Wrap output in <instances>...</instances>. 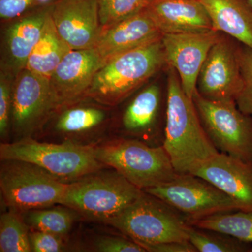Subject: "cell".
<instances>
[{
	"label": "cell",
	"mask_w": 252,
	"mask_h": 252,
	"mask_svg": "<svg viewBox=\"0 0 252 252\" xmlns=\"http://www.w3.org/2000/svg\"><path fill=\"white\" fill-rule=\"evenodd\" d=\"M163 147L177 174H188L219 153L205 132L193 99L172 69L167 82V120Z\"/></svg>",
	"instance_id": "6da1fadb"
},
{
	"label": "cell",
	"mask_w": 252,
	"mask_h": 252,
	"mask_svg": "<svg viewBox=\"0 0 252 252\" xmlns=\"http://www.w3.org/2000/svg\"><path fill=\"white\" fill-rule=\"evenodd\" d=\"M162 37L104 63L96 73L86 98L108 107L127 98L166 63Z\"/></svg>",
	"instance_id": "7a4b0ae2"
},
{
	"label": "cell",
	"mask_w": 252,
	"mask_h": 252,
	"mask_svg": "<svg viewBox=\"0 0 252 252\" xmlns=\"http://www.w3.org/2000/svg\"><path fill=\"white\" fill-rule=\"evenodd\" d=\"M1 160H21L34 164L65 183H71L103 169L96 158L94 145L63 141L38 142L32 137L0 144Z\"/></svg>",
	"instance_id": "3957f363"
},
{
	"label": "cell",
	"mask_w": 252,
	"mask_h": 252,
	"mask_svg": "<svg viewBox=\"0 0 252 252\" xmlns=\"http://www.w3.org/2000/svg\"><path fill=\"white\" fill-rule=\"evenodd\" d=\"M117 170H102L69 183L60 205L99 221L116 216L144 193Z\"/></svg>",
	"instance_id": "277c9868"
},
{
	"label": "cell",
	"mask_w": 252,
	"mask_h": 252,
	"mask_svg": "<svg viewBox=\"0 0 252 252\" xmlns=\"http://www.w3.org/2000/svg\"><path fill=\"white\" fill-rule=\"evenodd\" d=\"M104 223L138 244L189 240L188 219L168 204L146 192Z\"/></svg>",
	"instance_id": "5b68a950"
},
{
	"label": "cell",
	"mask_w": 252,
	"mask_h": 252,
	"mask_svg": "<svg viewBox=\"0 0 252 252\" xmlns=\"http://www.w3.org/2000/svg\"><path fill=\"white\" fill-rule=\"evenodd\" d=\"M94 149L99 162L142 190L169 182L177 174L163 146L152 147L137 140L118 139L94 144Z\"/></svg>",
	"instance_id": "8992f818"
},
{
	"label": "cell",
	"mask_w": 252,
	"mask_h": 252,
	"mask_svg": "<svg viewBox=\"0 0 252 252\" xmlns=\"http://www.w3.org/2000/svg\"><path fill=\"white\" fill-rule=\"evenodd\" d=\"M0 188L11 210L24 212L60 205L69 185L40 167L21 160H2Z\"/></svg>",
	"instance_id": "52a82bcc"
},
{
	"label": "cell",
	"mask_w": 252,
	"mask_h": 252,
	"mask_svg": "<svg viewBox=\"0 0 252 252\" xmlns=\"http://www.w3.org/2000/svg\"><path fill=\"white\" fill-rule=\"evenodd\" d=\"M193 101L205 132L218 151L252 165V117L243 114L235 101L210 100L197 90Z\"/></svg>",
	"instance_id": "ba28073f"
},
{
	"label": "cell",
	"mask_w": 252,
	"mask_h": 252,
	"mask_svg": "<svg viewBox=\"0 0 252 252\" xmlns=\"http://www.w3.org/2000/svg\"><path fill=\"white\" fill-rule=\"evenodd\" d=\"M185 214L188 220L240 210L238 204L207 181L177 174L172 180L144 190Z\"/></svg>",
	"instance_id": "9c48e42d"
},
{
	"label": "cell",
	"mask_w": 252,
	"mask_h": 252,
	"mask_svg": "<svg viewBox=\"0 0 252 252\" xmlns=\"http://www.w3.org/2000/svg\"><path fill=\"white\" fill-rule=\"evenodd\" d=\"M56 111L49 79L27 68L15 77L11 128L20 139L32 137L48 124Z\"/></svg>",
	"instance_id": "30bf717a"
},
{
	"label": "cell",
	"mask_w": 252,
	"mask_h": 252,
	"mask_svg": "<svg viewBox=\"0 0 252 252\" xmlns=\"http://www.w3.org/2000/svg\"><path fill=\"white\" fill-rule=\"evenodd\" d=\"M219 32L162 34L166 63L177 70L182 89L193 99L199 72L209 51L220 40Z\"/></svg>",
	"instance_id": "8fae6325"
},
{
	"label": "cell",
	"mask_w": 252,
	"mask_h": 252,
	"mask_svg": "<svg viewBox=\"0 0 252 252\" xmlns=\"http://www.w3.org/2000/svg\"><path fill=\"white\" fill-rule=\"evenodd\" d=\"M243 84L238 49L220 38L204 61L197 80V91L210 100L235 102Z\"/></svg>",
	"instance_id": "7c38bea8"
},
{
	"label": "cell",
	"mask_w": 252,
	"mask_h": 252,
	"mask_svg": "<svg viewBox=\"0 0 252 252\" xmlns=\"http://www.w3.org/2000/svg\"><path fill=\"white\" fill-rule=\"evenodd\" d=\"M104 64L96 49L71 50L49 79L56 111L86 99L96 73Z\"/></svg>",
	"instance_id": "4fadbf2b"
},
{
	"label": "cell",
	"mask_w": 252,
	"mask_h": 252,
	"mask_svg": "<svg viewBox=\"0 0 252 252\" xmlns=\"http://www.w3.org/2000/svg\"><path fill=\"white\" fill-rule=\"evenodd\" d=\"M51 15L58 32L71 49L96 47L102 36L99 0H58Z\"/></svg>",
	"instance_id": "5bb4252c"
},
{
	"label": "cell",
	"mask_w": 252,
	"mask_h": 252,
	"mask_svg": "<svg viewBox=\"0 0 252 252\" xmlns=\"http://www.w3.org/2000/svg\"><path fill=\"white\" fill-rule=\"evenodd\" d=\"M220 189L238 204L240 210L252 212V165L219 152L190 171Z\"/></svg>",
	"instance_id": "9a60e30c"
},
{
	"label": "cell",
	"mask_w": 252,
	"mask_h": 252,
	"mask_svg": "<svg viewBox=\"0 0 252 252\" xmlns=\"http://www.w3.org/2000/svg\"><path fill=\"white\" fill-rule=\"evenodd\" d=\"M51 7L1 24L0 69L16 76L26 68L32 51L40 38Z\"/></svg>",
	"instance_id": "2e32d148"
},
{
	"label": "cell",
	"mask_w": 252,
	"mask_h": 252,
	"mask_svg": "<svg viewBox=\"0 0 252 252\" xmlns=\"http://www.w3.org/2000/svg\"><path fill=\"white\" fill-rule=\"evenodd\" d=\"M87 99L61 107L50 119L53 130L64 141L90 145L88 142L97 138L108 124V107Z\"/></svg>",
	"instance_id": "e0dca14e"
},
{
	"label": "cell",
	"mask_w": 252,
	"mask_h": 252,
	"mask_svg": "<svg viewBox=\"0 0 252 252\" xmlns=\"http://www.w3.org/2000/svg\"><path fill=\"white\" fill-rule=\"evenodd\" d=\"M146 10L162 34L213 30L211 19L199 0H152Z\"/></svg>",
	"instance_id": "ac0fdd59"
},
{
	"label": "cell",
	"mask_w": 252,
	"mask_h": 252,
	"mask_svg": "<svg viewBox=\"0 0 252 252\" xmlns=\"http://www.w3.org/2000/svg\"><path fill=\"white\" fill-rule=\"evenodd\" d=\"M162 36V33L145 9L105 32L94 49L105 63L119 55Z\"/></svg>",
	"instance_id": "d6986e66"
},
{
	"label": "cell",
	"mask_w": 252,
	"mask_h": 252,
	"mask_svg": "<svg viewBox=\"0 0 252 252\" xmlns=\"http://www.w3.org/2000/svg\"><path fill=\"white\" fill-rule=\"evenodd\" d=\"M213 30L221 31L252 50V7L248 0H199Z\"/></svg>",
	"instance_id": "ffe728a7"
},
{
	"label": "cell",
	"mask_w": 252,
	"mask_h": 252,
	"mask_svg": "<svg viewBox=\"0 0 252 252\" xmlns=\"http://www.w3.org/2000/svg\"><path fill=\"white\" fill-rule=\"evenodd\" d=\"M71 50L58 32L50 11L40 38L32 51L26 68L50 79L59 63Z\"/></svg>",
	"instance_id": "44dd1931"
},
{
	"label": "cell",
	"mask_w": 252,
	"mask_h": 252,
	"mask_svg": "<svg viewBox=\"0 0 252 252\" xmlns=\"http://www.w3.org/2000/svg\"><path fill=\"white\" fill-rule=\"evenodd\" d=\"M160 103V90L156 84L141 91L127 106L122 123L124 128L133 135L150 132L157 120Z\"/></svg>",
	"instance_id": "7402d4cb"
},
{
	"label": "cell",
	"mask_w": 252,
	"mask_h": 252,
	"mask_svg": "<svg viewBox=\"0 0 252 252\" xmlns=\"http://www.w3.org/2000/svg\"><path fill=\"white\" fill-rule=\"evenodd\" d=\"M188 221L192 226L219 232L244 243L252 244V212H221Z\"/></svg>",
	"instance_id": "603a6c76"
},
{
	"label": "cell",
	"mask_w": 252,
	"mask_h": 252,
	"mask_svg": "<svg viewBox=\"0 0 252 252\" xmlns=\"http://www.w3.org/2000/svg\"><path fill=\"white\" fill-rule=\"evenodd\" d=\"M34 209L23 212V220L33 230L64 237L72 228L74 215L65 207Z\"/></svg>",
	"instance_id": "cb8c5ba5"
},
{
	"label": "cell",
	"mask_w": 252,
	"mask_h": 252,
	"mask_svg": "<svg viewBox=\"0 0 252 252\" xmlns=\"http://www.w3.org/2000/svg\"><path fill=\"white\" fill-rule=\"evenodd\" d=\"M9 210L0 217V252H32L28 225L20 212Z\"/></svg>",
	"instance_id": "d4e9b609"
},
{
	"label": "cell",
	"mask_w": 252,
	"mask_h": 252,
	"mask_svg": "<svg viewBox=\"0 0 252 252\" xmlns=\"http://www.w3.org/2000/svg\"><path fill=\"white\" fill-rule=\"evenodd\" d=\"M189 240L200 252H243L252 251L250 244L219 233L190 225Z\"/></svg>",
	"instance_id": "484cf974"
},
{
	"label": "cell",
	"mask_w": 252,
	"mask_h": 252,
	"mask_svg": "<svg viewBox=\"0 0 252 252\" xmlns=\"http://www.w3.org/2000/svg\"><path fill=\"white\" fill-rule=\"evenodd\" d=\"M152 0H99L102 35L118 23L147 9Z\"/></svg>",
	"instance_id": "4316f807"
},
{
	"label": "cell",
	"mask_w": 252,
	"mask_h": 252,
	"mask_svg": "<svg viewBox=\"0 0 252 252\" xmlns=\"http://www.w3.org/2000/svg\"><path fill=\"white\" fill-rule=\"evenodd\" d=\"M238 57L243 84L235 103L243 114L252 117V50L245 46L238 49Z\"/></svg>",
	"instance_id": "83f0119b"
},
{
	"label": "cell",
	"mask_w": 252,
	"mask_h": 252,
	"mask_svg": "<svg viewBox=\"0 0 252 252\" xmlns=\"http://www.w3.org/2000/svg\"><path fill=\"white\" fill-rule=\"evenodd\" d=\"M58 0H0V20L4 24L34 11L51 7Z\"/></svg>",
	"instance_id": "f1b7e54d"
},
{
	"label": "cell",
	"mask_w": 252,
	"mask_h": 252,
	"mask_svg": "<svg viewBox=\"0 0 252 252\" xmlns=\"http://www.w3.org/2000/svg\"><path fill=\"white\" fill-rule=\"evenodd\" d=\"M16 76L0 69V135L5 138L11 128L13 85Z\"/></svg>",
	"instance_id": "f546056e"
},
{
	"label": "cell",
	"mask_w": 252,
	"mask_h": 252,
	"mask_svg": "<svg viewBox=\"0 0 252 252\" xmlns=\"http://www.w3.org/2000/svg\"><path fill=\"white\" fill-rule=\"evenodd\" d=\"M94 249L99 252H146L145 249L134 240L122 237L102 235L96 239Z\"/></svg>",
	"instance_id": "4dcf8cb0"
},
{
	"label": "cell",
	"mask_w": 252,
	"mask_h": 252,
	"mask_svg": "<svg viewBox=\"0 0 252 252\" xmlns=\"http://www.w3.org/2000/svg\"><path fill=\"white\" fill-rule=\"evenodd\" d=\"M32 252H59L65 250L63 237L34 230L30 233Z\"/></svg>",
	"instance_id": "1f68e13d"
},
{
	"label": "cell",
	"mask_w": 252,
	"mask_h": 252,
	"mask_svg": "<svg viewBox=\"0 0 252 252\" xmlns=\"http://www.w3.org/2000/svg\"><path fill=\"white\" fill-rule=\"evenodd\" d=\"M149 252H197L196 249L189 242L172 241L157 244H140Z\"/></svg>",
	"instance_id": "d6a6232c"
},
{
	"label": "cell",
	"mask_w": 252,
	"mask_h": 252,
	"mask_svg": "<svg viewBox=\"0 0 252 252\" xmlns=\"http://www.w3.org/2000/svg\"><path fill=\"white\" fill-rule=\"evenodd\" d=\"M249 3H250V5H251V6L252 7V0H248Z\"/></svg>",
	"instance_id": "836d02e7"
}]
</instances>
